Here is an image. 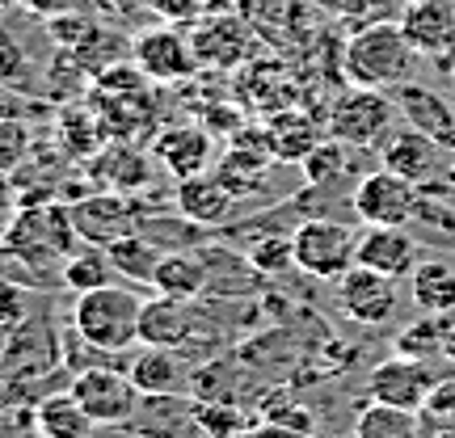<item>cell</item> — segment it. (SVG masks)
<instances>
[{
  "label": "cell",
  "mask_w": 455,
  "mask_h": 438,
  "mask_svg": "<svg viewBox=\"0 0 455 438\" xmlns=\"http://www.w3.org/2000/svg\"><path fill=\"white\" fill-rule=\"evenodd\" d=\"M413 55L418 51L409 47L401 21L379 17V21H363L350 34V43L341 51V72L355 89H384L388 93L396 84H405Z\"/></svg>",
  "instance_id": "6da1fadb"
},
{
  "label": "cell",
  "mask_w": 455,
  "mask_h": 438,
  "mask_svg": "<svg viewBox=\"0 0 455 438\" xmlns=\"http://www.w3.org/2000/svg\"><path fill=\"white\" fill-rule=\"evenodd\" d=\"M76 227H72V211L60 203H38V207H21L13 215V224L0 241V253L17 261L21 270H60L64 258L76 249Z\"/></svg>",
  "instance_id": "7a4b0ae2"
},
{
  "label": "cell",
  "mask_w": 455,
  "mask_h": 438,
  "mask_svg": "<svg viewBox=\"0 0 455 438\" xmlns=\"http://www.w3.org/2000/svg\"><path fill=\"white\" fill-rule=\"evenodd\" d=\"M140 312H144V295L123 283H110L76 295L72 329L101 354H127L140 346Z\"/></svg>",
  "instance_id": "3957f363"
},
{
  "label": "cell",
  "mask_w": 455,
  "mask_h": 438,
  "mask_svg": "<svg viewBox=\"0 0 455 438\" xmlns=\"http://www.w3.org/2000/svg\"><path fill=\"white\" fill-rule=\"evenodd\" d=\"M358 236L363 227L350 219H299L291 227L295 270L321 283H338L346 270L358 266Z\"/></svg>",
  "instance_id": "277c9868"
},
{
  "label": "cell",
  "mask_w": 455,
  "mask_h": 438,
  "mask_svg": "<svg viewBox=\"0 0 455 438\" xmlns=\"http://www.w3.org/2000/svg\"><path fill=\"white\" fill-rule=\"evenodd\" d=\"M68 392L84 405V413L98 426H127L135 418V409L144 401V392L135 388V379L127 375V362H101V367H84L72 375Z\"/></svg>",
  "instance_id": "5b68a950"
},
{
  "label": "cell",
  "mask_w": 455,
  "mask_h": 438,
  "mask_svg": "<svg viewBox=\"0 0 455 438\" xmlns=\"http://www.w3.org/2000/svg\"><path fill=\"white\" fill-rule=\"evenodd\" d=\"M396 118H401V110L384 89H355L350 84V93L338 98L329 110V135L350 147H375L396 131Z\"/></svg>",
  "instance_id": "8992f818"
},
{
  "label": "cell",
  "mask_w": 455,
  "mask_h": 438,
  "mask_svg": "<svg viewBox=\"0 0 455 438\" xmlns=\"http://www.w3.org/2000/svg\"><path fill=\"white\" fill-rule=\"evenodd\" d=\"M422 186L396 178L392 169H371L355 181V215L363 227H409L418 219Z\"/></svg>",
  "instance_id": "52a82bcc"
},
{
  "label": "cell",
  "mask_w": 455,
  "mask_h": 438,
  "mask_svg": "<svg viewBox=\"0 0 455 438\" xmlns=\"http://www.w3.org/2000/svg\"><path fill=\"white\" fill-rule=\"evenodd\" d=\"M131 60H135V68L144 72L148 81H156V84L190 81L198 68H203L198 64V55H195L190 34L173 30V26H156V30L135 34V43H131Z\"/></svg>",
  "instance_id": "ba28073f"
},
{
  "label": "cell",
  "mask_w": 455,
  "mask_h": 438,
  "mask_svg": "<svg viewBox=\"0 0 455 438\" xmlns=\"http://www.w3.org/2000/svg\"><path fill=\"white\" fill-rule=\"evenodd\" d=\"M135 203H140V198L114 195V190L72 203L68 211H72V227H76L81 244H101V249H110L114 241L131 236V232L140 227V219H144V211H140Z\"/></svg>",
  "instance_id": "9c48e42d"
},
{
  "label": "cell",
  "mask_w": 455,
  "mask_h": 438,
  "mask_svg": "<svg viewBox=\"0 0 455 438\" xmlns=\"http://www.w3.org/2000/svg\"><path fill=\"white\" fill-rule=\"evenodd\" d=\"M439 388V379L430 375L422 358H405V354H392L384 362H375L371 367V379H367V392H371V401L379 405H396V409H413V413H422L430 405V396Z\"/></svg>",
  "instance_id": "30bf717a"
},
{
  "label": "cell",
  "mask_w": 455,
  "mask_h": 438,
  "mask_svg": "<svg viewBox=\"0 0 455 438\" xmlns=\"http://www.w3.org/2000/svg\"><path fill=\"white\" fill-rule=\"evenodd\" d=\"M338 308L341 316H350L355 325L363 329H379L396 316V278H384L367 270V266H355L338 278Z\"/></svg>",
  "instance_id": "8fae6325"
},
{
  "label": "cell",
  "mask_w": 455,
  "mask_h": 438,
  "mask_svg": "<svg viewBox=\"0 0 455 438\" xmlns=\"http://www.w3.org/2000/svg\"><path fill=\"white\" fill-rule=\"evenodd\" d=\"M198 321H203V312H198V299L152 295V299H144V312H140V346L190 350Z\"/></svg>",
  "instance_id": "7c38bea8"
},
{
  "label": "cell",
  "mask_w": 455,
  "mask_h": 438,
  "mask_svg": "<svg viewBox=\"0 0 455 438\" xmlns=\"http://www.w3.org/2000/svg\"><path fill=\"white\" fill-rule=\"evenodd\" d=\"M379 164L392 169L396 178L413 181V186H430L443 173V144L405 123L379 144Z\"/></svg>",
  "instance_id": "4fadbf2b"
},
{
  "label": "cell",
  "mask_w": 455,
  "mask_h": 438,
  "mask_svg": "<svg viewBox=\"0 0 455 438\" xmlns=\"http://www.w3.org/2000/svg\"><path fill=\"white\" fill-rule=\"evenodd\" d=\"M127 375L144 396H190L195 388V371L181 358V350H164V346H140L127 358Z\"/></svg>",
  "instance_id": "5bb4252c"
},
{
  "label": "cell",
  "mask_w": 455,
  "mask_h": 438,
  "mask_svg": "<svg viewBox=\"0 0 455 438\" xmlns=\"http://www.w3.org/2000/svg\"><path fill=\"white\" fill-rule=\"evenodd\" d=\"M401 30L418 55H443L455 47V0H409L401 9Z\"/></svg>",
  "instance_id": "9a60e30c"
},
{
  "label": "cell",
  "mask_w": 455,
  "mask_h": 438,
  "mask_svg": "<svg viewBox=\"0 0 455 438\" xmlns=\"http://www.w3.org/2000/svg\"><path fill=\"white\" fill-rule=\"evenodd\" d=\"M358 266L384 278H409L418 270V241L409 236V227H363Z\"/></svg>",
  "instance_id": "2e32d148"
},
{
  "label": "cell",
  "mask_w": 455,
  "mask_h": 438,
  "mask_svg": "<svg viewBox=\"0 0 455 438\" xmlns=\"http://www.w3.org/2000/svg\"><path fill=\"white\" fill-rule=\"evenodd\" d=\"M190 43H195V55L203 68H236L249 55V26H244L241 17H207L195 34H190Z\"/></svg>",
  "instance_id": "e0dca14e"
},
{
  "label": "cell",
  "mask_w": 455,
  "mask_h": 438,
  "mask_svg": "<svg viewBox=\"0 0 455 438\" xmlns=\"http://www.w3.org/2000/svg\"><path fill=\"white\" fill-rule=\"evenodd\" d=\"M396 110L409 127H418L422 135L439 139L443 147H455V106L439 93H430L422 84H396Z\"/></svg>",
  "instance_id": "ac0fdd59"
},
{
  "label": "cell",
  "mask_w": 455,
  "mask_h": 438,
  "mask_svg": "<svg viewBox=\"0 0 455 438\" xmlns=\"http://www.w3.org/2000/svg\"><path fill=\"white\" fill-rule=\"evenodd\" d=\"M127 430H135L140 438L190 434V430H198V401L195 396H144Z\"/></svg>",
  "instance_id": "d6986e66"
},
{
  "label": "cell",
  "mask_w": 455,
  "mask_h": 438,
  "mask_svg": "<svg viewBox=\"0 0 455 438\" xmlns=\"http://www.w3.org/2000/svg\"><path fill=\"white\" fill-rule=\"evenodd\" d=\"M236 195L228 190L215 173H198V178L178 181V215H186L198 227H220L232 219Z\"/></svg>",
  "instance_id": "ffe728a7"
},
{
  "label": "cell",
  "mask_w": 455,
  "mask_h": 438,
  "mask_svg": "<svg viewBox=\"0 0 455 438\" xmlns=\"http://www.w3.org/2000/svg\"><path fill=\"white\" fill-rule=\"evenodd\" d=\"M152 156L169 178H198V173H207V161H212V135L198 127H173L156 139Z\"/></svg>",
  "instance_id": "44dd1931"
},
{
  "label": "cell",
  "mask_w": 455,
  "mask_h": 438,
  "mask_svg": "<svg viewBox=\"0 0 455 438\" xmlns=\"http://www.w3.org/2000/svg\"><path fill=\"white\" fill-rule=\"evenodd\" d=\"M30 422L38 438H89L98 430V422L84 413V405L72 392H51L43 401H34Z\"/></svg>",
  "instance_id": "7402d4cb"
},
{
  "label": "cell",
  "mask_w": 455,
  "mask_h": 438,
  "mask_svg": "<svg viewBox=\"0 0 455 438\" xmlns=\"http://www.w3.org/2000/svg\"><path fill=\"white\" fill-rule=\"evenodd\" d=\"M152 291L173 295V299H203L207 266L198 258V249H169V253H161L156 275H152Z\"/></svg>",
  "instance_id": "603a6c76"
},
{
  "label": "cell",
  "mask_w": 455,
  "mask_h": 438,
  "mask_svg": "<svg viewBox=\"0 0 455 438\" xmlns=\"http://www.w3.org/2000/svg\"><path fill=\"white\" fill-rule=\"evenodd\" d=\"M409 291H413V304L422 312L451 316L455 312V266H447V261H422L409 275Z\"/></svg>",
  "instance_id": "cb8c5ba5"
},
{
  "label": "cell",
  "mask_w": 455,
  "mask_h": 438,
  "mask_svg": "<svg viewBox=\"0 0 455 438\" xmlns=\"http://www.w3.org/2000/svg\"><path fill=\"white\" fill-rule=\"evenodd\" d=\"M60 278H64V287L84 295V291H98V287H110L114 278H118V270H114L110 253L101 244H81V249H72L64 258Z\"/></svg>",
  "instance_id": "d4e9b609"
},
{
  "label": "cell",
  "mask_w": 455,
  "mask_h": 438,
  "mask_svg": "<svg viewBox=\"0 0 455 438\" xmlns=\"http://www.w3.org/2000/svg\"><path fill=\"white\" fill-rule=\"evenodd\" d=\"M355 438H422V418L413 409H396V405H371L358 409L355 418Z\"/></svg>",
  "instance_id": "484cf974"
},
{
  "label": "cell",
  "mask_w": 455,
  "mask_h": 438,
  "mask_svg": "<svg viewBox=\"0 0 455 438\" xmlns=\"http://www.w3.org/2000/svg\"><path fill=\"white\" fill-rule=\"evenodd\" d=\"M110 261L118 278H127V283H140V287H152V275H156V261H161V244H152L144 232H131L123 241H114L110 249Z\"/></svg>",
  "instance_id": "4316f807"
},
{
  "label": "cell",
  "mask_w": 455,
  "mask_h": 438,
  "mask_svg": "<svg viewBox=\"0 0 455 438\" xmlns=\"http://www.w3.org/2000/svg\"><path fill=\"white\" fill-rule=\"evenodd\" d=\"M266 164H270V156H266V152H249L244 144H236L224 161H220L215 178L224 181L236 198H249V195H258V190H261V181H266Z\"/></svg>",
  "instance_id": "83f0119b"
},
{
  "label": "cell",
  "mask_w": 455,
  "mask_h": 438,
  "mask_svg": "<svg viewBox=\"0 0 455 438\" xmlns=\"http://www.w3.org/2000/svg\"><path fill=\"white\" fill-rule=\"evenodd\" d=\"M350 152H355V147L333 139V135L321 139V144L299 161L304 164V178H308L312 186H346V181H350V161H355Z\"/></svg>",
  "instance_id": "f1b7e54d"
},
{
  "label": "cell",
  "mask_w": 455,
  "mask_h": 438,
  "mask_svg": "<svg viewBox=\"0 0 455 438\" xmlns=\"http://www.w3.org/2000/svg\"><path fill=\"white\" fill-rule=\"evenodd\" d=\"M447 321L443 316H430L426 312L422 321H413V325L401 329V338H396V354L405 358H430V354H443V338H447Z\"/></svg>",
  "instance_id": "f546056e"
},
{
  "label": "cell",
  "mask_w": 455,
  "mask_h": 438,
  "mask_svg": "<svg viewBox=\"0 0 455 438\" xmlns=\"http://www.w3.org/2000/svg\"><path fill=\"white\" fill-rule=\"evenodd\" d=\"M30 147H34V131L26 127V118L0 110V173L17 178V169L30 161Z\"/></svg>",
  "instance_id": "4dcf8cb0"
},
{
  "label": "cell",
  "mask_w": 455,
  "mask_h": 438,
  "mask_svg": "<svg viewBox=\"0 0 455 438\" xmlns=\"http://www.w3.org/2000/svg\"><path fill=\"white\" fill-rule=\"evenodd\" d=\"M249 261L258 266L266 278H278V275H287V270H295V244H291V232L287 236H261L253 249H249Z\"/></svg>",
  "instance_id": "1f68e13d"
},
{
  "label": "cell",
  "mask_w": 455,
  "mask_h": 438,
  "mask_svg": "<svg viewBox=\"0 0 455 438\" xmlns=\"http://www.w3.org/2000/svg\"><path fill=\"white\" fill-rule=\"evenodd\" d=\"M198 430H207V438H236L241 413L224 401H198Z\"/></svg>",
  "instance_id": "d6a6232c"
},
{
  "label": "cell",
  "mask_w": 455,
  "mask_h": 438,
  "mask_svg": "<svg viewBox=\"0 0 455 438\" xmlns=\"http://www.w3.org/2000/svg\"><path fill=\"white\" fill-rule=\"evenodd\" d=\"M26 72H30V55H26V47L0 26V89L21 84L26 81Z\"/></svg>",
  "instance_id": "836d02e7"
},
{
  "label": "cell",
  "mask_w": 455,
  "mask_h": 438,
  "mask_svg": "<svg viewBox=\"0 0 455 438\" xmlns=\"http://www.w3.org/2000/svg\"><path fill=\"white\" fill-rule=\"evenodd\" d=\"M338 13H346V17H367L371 21V13L375 9H388L392 0H329Z\"/></svg>",
  "instance_id": "e575fe53"
},
{
  "label": "cell",
  "mask_w": 455,
  "mask_h": 438,
  "mask_svg": "<svg viewBox=\"0 0 455 438\" xmlns=\"http://www.w3.org/2000/svg\"><path fill=\"white\" fill-rule=\"evenodd\" d=\"M21 4H26V9H30V13H38V17H60V13H68V9H72V0H21Z\"/></svg>",
  "instance_id": "d590c367"
},
{
  "label": "cell",
  "mask_w": 455,
  "mask_h": 438,
  "mask_svg": "<svg viewBox=\"0 0 455 438\" xmlns=\"http://www.w3.org/2000/svg\"><path fill=\"white\" fill-rule=\"evenodd\" d=\"M13 207H21V203H17V186H13V178L0 173V215H9Z\"/></svg>",
  "instance_id": "8d00e7d4"
},
{
  "label": "cell",
  "mask_w": 455,
  "mask_h": 438,
  "mask_svg": "<svg viewBox=\"0 0 455 438\" xmlns=\"http://www.w3.org/2000/svg\"><path fill=\"white\" fill-rule=\"evenodd\" d=\"M17 401V388H13V375H9V367L0 362V409H9Z\"/></svg>",
  "instance_id": "74e56055"
},
{
  "label": "cell",
  "mask_w": 455,
  "mask_h": 438,
  "mask_svg": "<svg viewBox=\"0 0 455 438\" xmlns=\"http://www.w3.org/2000/svg\"><path fill=\"white\" fill-rule=\"evenodd\" d=\"M443 354H447V358L455 362V325L447 329V338H443Z\"/></svg>",
  "instance_id": "f35d334b"
},
{
  "label": "cell",
  "mask_w": 455,
  "mask_h": 438,
  "mask_svg": "<svg viewBox=\"0 0 455 438\" xmlns=\"http://www.w3.org/2000/svg\"><path fill=\"white\" fill-rule=\"evenodd\" d=\"M447 181H451V186H455V164H451V169H447Z\"/></svg>",
  "instance_id": "ab89813d"
}]
</instances>
